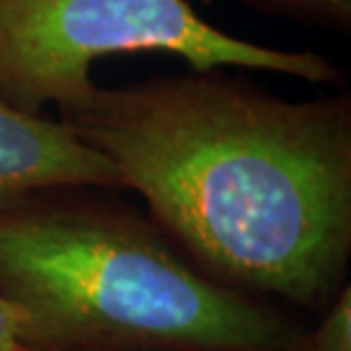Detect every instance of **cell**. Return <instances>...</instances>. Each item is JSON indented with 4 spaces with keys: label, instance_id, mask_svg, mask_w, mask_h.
Segmentation results:
<instances>
[{
    "label": "cell",
    "instance_id": "obj_1",
    "mask_svg": "<svg viewBox=\"0 0 351 351\" xmlns=\"http://www.w3.org/2000/svg\"><path fill=\"white\" fill-rule=\"evenodd\" d=\"M215 280L322 313L351 263V94L285 101L228 69L101 87L60 112Z\"/></svg>",
    "mask_w": 351,
    "mask_h": 351
},
{
    "label": "cell",
    "instance_id": "obj_2",
    "mask_svg": "<svg viewBox=\"0 0 351 351\" xmlns=\"http://www.w3.org/2000/svg\"><path fill=\"white\" fill-rule=\"evenodd\" d=\"M0 299L39 351H301L306 328L223 285L103 187L0 203Z\"/></svg>",
    "mask_w": 351,
    "mask_h": 351
},
{
    "label": "cell",
    "instance_id": "obj_3",
    "mask_svg": "<svg viewBox=\"0 0 351 351\" xmlns=\"http://www.w3.org/2000/svg\"><path fill=\"white\" fill-rule=\"evenodd\" d=\"M180 58L192 71H269L340 87L342 69L315 51H285L208 23L187 0H0V101L41 114L96 89L91 69L112 55Z\"/></svg>",
    "mask_w": 351,
    "mask_h": 351
},
{
    "label": "cell",
    "instance_id": "obj_4",
    "mask_svg": "<svg viewBox=\"0 0 351 351\" xmlns=\"http://www.w3.org/2000/svg\"><path fill=\"white\" fill-rule=\"evenodd\" d=\"M53 187H119L117 169L64 121L0 101V203Z\"/></svg>",
    "mask_w": 351,
    "mask_h": 351
},
{
    "label": "cell",
    "instance_id": "obj_5",
    "mask_svg": "<svg viewBox=\"0 0 351 351\" xmlns=\"http://www.w3.org/2000/svg\"><path fill=\"white\" fill-rule=\"evenodd\" d=\"M263 12L301 23L347 32L351 27V0H244Z\"/></svg>",
    "mask_w": 351,
    "mask_h": 351
},
{
    "label": "cell",
    "instance_id": "obj_6",
    "mask_svg": "<svg viewBox=\"0 0 351 351\" xmlns=\"http://www.w3.org/2000/svg\"><path fill=\"white\" fill-rule=\"evenodd\" d=\"M313 331H306L301 351H351V287L328 301Z\"/></svg>",
    "mask_w": 351,
    "mask_h": 351
},
{
    "label": "cell",
    "instance_id": "obj_7",
    "mask_svg": "<svg viewBox=\"0 0 351 351\" xmlns=\"http://www.w3.org/2000/svg\"><path fill=\"white\" fill-rule=\"evenodd\" d=\"M21 313L5 299H0V351H16L21 347Z\"/></svg>",
    "mask_w": 351,
    "mask_h": 351
},
{
    "label": "cell",
    "instance_id": "obj_8",
    "mask_svg": "<svg viewBox=\"0 0 351 351\" xmlns=\"http://www.w3.org/2000/svg\"><path fill=\"white\" fill-rule=\"evenodd\" d=\"M16 351H39V349H30V347H19Z\"/></svg>",
    "mask_w": 351,
    "mask_h": 351
}]
</instances>
